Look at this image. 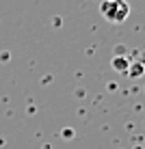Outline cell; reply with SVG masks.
<instances>
[{
  "label": "cell",
  "instance_id": "cell-3",
  "mask_svg": "<svg viewBox=\"0 0 145 149\" xmlns=\"http://www.w3.org/2000/svg\"><path fill=\"white\" fill-rule=\"evenodd\" d=\"M141 71H143L141 63H134L132 67H128V74H130V76H134V78H137V76H141Z\"/></svg>",
  "mask_w": 145,
  "mask_h": 149
},
{
  "label": "cell",
  "instance_id": "cell-1",
  "mask_svg": "<svg viewBox=\"0 0 145 149\" xmlns=\"http://www.w3.org/2000/svg\"><path fill=\"white\" fill-rule=\"evenodd\" d=\"M100 13L106 22L121 24L130 15V4H128V0H104L100 4Z\"/></svg>",
  "mask_w": 145,
  "mask_h": 149
},
{
  "label": "cell",
  "instance_id": "cell-2",
  "mask_svg": "<svg viewBox=\"0 0 145 149\" xmlns=\"http://www.w3.org/2000/svg\"><path fill=\"white\" fill-rule=\"evenodd\" d=\"M113 67H115L117 71H128V67H130V63H128L126 58H121V56H117V58L113 61Z\"/></svg>",
  "mask_w": 145,
  "mask_h": 149
}]
</instances>
